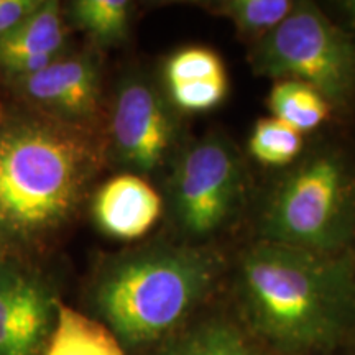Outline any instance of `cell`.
Segmentation results:
<instances>
[{
  "label": "cell",
  "mask_w": 355,
  "mask_h": 355,
  "mask_svg": "<svg viewBox=\"0 0 355 355\" xmlns=\"http://www.w3.org/2000/svg\"><path fill=\"white\" fill-rule=\"evenodd\" d=\"M304 133L272 115L257 119L247 140V157L268 171L290 166L306 146Z\"/></svg>",
  "instance_id": "16"
},
{
  "label": "cell",
  "mask_w": 355,
  "mask_h": 355,
  "mask_svg": "<svg viewBox=\"0 0 355 355\" xmlns=\"http://www.w3.org/2000/svg\"><path fill=\"white\" fill-rule=\"evenodd\" d=\"M163 84L171 104L186 114L209 112L229 92L224 61L206 46H188L173 53L163 68Z\"/></svg>",
  "instance_id": "9"
},
{
  "label": "cell",
  "mask_w": 355,
  "mask_h": 355,
  "mask_svg": "<svg viewBox=\"0 0 355 355\" xmlns=\"http://www.w3.org/2000/svg\"><path fill=\"white\" fill-rule=\"evenodd\" d=\"M63 43L64 28L60 6L56 2H42L38 10L0 42V66L7 68L24 58H56Z\"/></svg>",
  "instance_id": "14"
},
{
  "label": "cell",
  "mask_w": 355,
  "mask_h": 355,
  "mask_svg": "<svg viewBox=\"0 0 355 355\" xmlns=\"http://www.w3.org/2000/svg\"><path fill=\"white\" fill-rule=\"evenodd\" d=\"M255 76L300 81L321 92L334 117L355 107V37L316 2L296 0L277 28L248 46Z\"/></svg>",
  "instance_id": "5"
},
{
  "label": "cell",
  "mask_w": 355,
  "mask_h": 355,
  "mask_svg": "<svg viewBox=\"0 0 355 355\" xmlns=\"http://www.w3.org/2000/svg\"><path fill=\"white\" fill-rule=\"evenodd\" d=\"M132 6L125 0H79L71 7L73 20L96 42L121 43L127 38Z\"/></svg>",
  "instance_id": "18"
},
{
  "label": "cell",
  "mask_w": 355,
  "mask_h": 355,
  "mask_svg": "<svg viewBox=\"0 0 355 355\" xmlns=\"http://www.w3.org/2000/svg\"><path fill=\"white\" fill-rule=\"evenodd\" d=\"M43 355H125V350L107 326L60 303Z\"/></svg>",
  "instance_id": "13"
},
{
  "label": "cell",
  "mask_w": 355,
  "mask_h": 355,
  "mask_svg": "<svg viewBox=\"0 0 355 355\" xmlns=\"http://www.w3.org/2000/svg\"><path fill=\"white\" fill-rule=\"evenodd\" d=\"M224 291L270 355L355 350V250L319 254L247 241L229 261Z\"/></svg>",
  "instance_id": "1"
},
{
  "label": "cell",
  "mask_w": 355,
  "mask_h": 355,
  "mask_svg": "<svg viewBox=\"0 0 355 355\" xmlns=\"http://www.w3.org/2000/svg\"><path fill=\"white\" fill-rule=\"evenodd\" d=\"M296 0H222L212 6L217 15L234 25L248 46L286 19Z\"/></svg>",
  "instance_id": "17"
},
{
  "label": "cell",
  "mask_w": 355,
  "mask_h": 355,
  "mask_svg": "<svg viewBox=\"0 0 355 355\" xmlns=\"http://www.w3.org/2000/svg\"><path fill=\"white\" fill-rule=\"evenodd\" d=\"M229 261L214 245L158 242L139 248L102 277L97 308L122 347L155 349L224 290Z\"/></svg>",
  "instance_id": "3"
},
{
  "label": "cell",
  "mask_w": 355,
  "mask_h": 355,
  "mask_svg": "<svg viewBox=\"0 0 355 355\" xmlns=\"http://www.w3.org/2000/svg\"><path fill=\"white\" fill-rule=\"evenodd\" d=\"M37 0H0V42L38 10Z\"/></svg>",
  "instance_id": "19"
},
{
  "label": "cell",
  "mask_w": 355,
  "mask_h": 355,
  "mask_svg": "<svg viewBox=\"0 0 355 355\" xmlns=\"http://www.w3.org/2000/svg\"><path fill=\"white\" fill-rule=\"evenodd\" d=\"M337 355H355V350H350V352H344V354H337Z\"/></svg>",
  "instance_id": "21"
},
{
  "label": "cell",
  "mask_w": 355,
  "mask_h": 355,
  "mask_svg": "<svg viewBox=\"0 0 355 355\" xmlns=\"http://www.w3.org/2000/svg\"><path fill=\"white\" fill-rule=\"evenodd\" d=\"M266 109L272 117L290 123L306 137L321 130L334 119L332 107L321 92L291 79L273 83L266 96Z\"/></svg>",
  "instance_id": "15"
},
{
  "label": "cell",
  "mask_w": 355,
  "mask_h": 355,
  "mask_svg": "<svg viewBox=\"0 0 355 355\" xmlns=\"http://www.w3.org/2000/svg\"><path fill=\"white\" fill-rule=\"evenodd\" d=\"M176 112L166 92L145 74H130L121 83L110 128L117 158L133 175L162 170L181 152Z\"/></svg>",
  "instance_id": "7"
},
{
  "label": "cell",
  "mask_w": 355,
  "mask_h": 355,
  "mask_svg": "<svg viewBox=\"0 0 355 355\" xmlns=\"http://www.w3.org/2000/svg\"><path fill=\"white\" fill-rule=\"evenodd\" d=\"M163 198L148 181L133 173L109 180L94 198V219L110 237L133 241L153 229L163 214Z\"/></svg>",
  "instance_id": "10"
},
{
  "label": "cell",
  "mask_w": 355,
  "mask_h": 355,
  "mask_svg": "<svg viewBox=\"0 0 355 355\" xmlns=\"http://www.w3.org/2000/svg\"><path fill=\"white\" fill-rule=\"evenodd\" d=\"M58 304L38 277L0 260V355H38L44 350Z\"/></svg>",
  "instance_id": "8"
},
{
  "label": "cell",
  "mask_w": 355,
  "mask_h": 355,
  "mask_svg": "<svg viewBox=\"0 0 355 355\" xmlns=\"http://www.w3.org/2000/svg\"><path fill=\"white\" fill-rule=\"evenodd\" d=\"M96 168L78 132L38 119L0 125V239L28 241L68 219Z\"/></svg>",
  "instance_id": "4"
},
{
  "label": "cell",
  "mask_w": 355,
  "mask_h": 355,
  "mask_svg": "<svg viewBox=\"0 0 355 355\" xmlns=\"http://www.w3.org/2000/svg\"><path fill=\"white\" fill-rule=\"evenodd\" d=\"M257 181L250 158L224 132L183 146L168 186L173 224L194 245L207 243L248 219Z\"/></svg>",
  "instance_id": "6"
},
{
  "label": "cell",
  "mask_w": 355,
  "mask_h": 355,
  "mask_svg": "<svg viewBox=\"0 0 355 355\" xmlns=\"http://www.w3.org/2000/svg\"><path fill=\"white\" fill-rule=\"evenodd\" d=\"M248 241L319 254L355 250V137L321 128L290 166L255 184Z\"/></svg>",
  "instance_id": "2"
},
{
  "label": "cell",
  "mask_w": 355,
  "mask_h": 355,
  "mask_svg": "<svg viewBox=\"0 0 355 355\" xmlns=\"http://www.w3.org/2000/svg\"><path fill=\"white\" fill-rule=\"evenodd\" d=\"M331 10L336 13L334 19L355 37V0H339L331 3Z\"/></svg>",
  "instance_id": "20"
},
{
  "label": "cell",
  "mask_w": 355,
  "mask_h": 355,
  "mask_svg": "<svg viewBox=\"0 0 355 355\" xmlns=\"http://www.w3.org/2000/svg\"><path fill=\"white\" fill-rule=\"evenodd\" d=\"M350 115H354V121H355V107H354V110H352V114H350Z\"/></svg>",
  "instance_id": "22"
},
{
  "label": "cell",
  "mask_w": 355,
  "mask_h": 355,
  "mask_svg": "<svg viewBox=\"0 0 355 355\" xmlns=\"http://www.w3.org/2000/svg\"><path fill=\"white\" fill-rule=\"evenodd\" d=\"M20 83L33 101L66 117H87L99 99V74L89 58L55 60L33 76L21 78Z\"/></svg>",
  "instance_id": "11"
},
{
  "label": "cell",
  "mask_w": 355,
  "mask_h": 355,
  "mask_svg": "<svg viewBox=\"0 0 355 355\" xmlns=\"http://www.w3.org/2000/svg\"><path fill=\"white\" fill-rule=\"evenodd\" d=\"M152 355H270L245 329L227 301L194 316Z\"/></svg>",
  "instance_id": "12"
}]
</instances>
